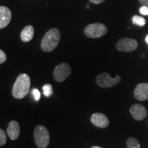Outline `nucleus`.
<instances>
[{
	"mask_svg": "<svg viewBox=\"0 0 148 148\" xmlns=\"http://www.w3.org/2000/svg\"><path fill=\"white\" fill-rule=\"evenodd\" d=\"M31 81L26 73H21L16 78L12 86V95L16 99H23L29 91Z\"/></svg>",
	"mask_w": 148,
	"mask_h": 148,
	"instance_id": "1",
	"label": "nucleus"
},
{
	"mask_svg": "<svg viewBox=\"0 0 148 148\" xmlns=\"http://www.w3.org/2000/svg\"><path fill=\"white\" fill-rule=\"evenodd\" d=\"M60 39V32L58 29L51 28L47 31L42 38L40 47L45 52H50L57 47Z\"/></svg>",
	"mask_w": 148,
	"mask_h": 148,
	"instance_id": "2",
	"label": "nucleus"
},
{
	"mask_svg": "<svg viewBox=\"0 0 148 148\" xmlns=\"http://www.w3.org/2000/svg\"><path fill=\"white\" fill-rule=\"evenodd\" d=\"M34 139L38 148H45L49 144L50 136L47 127L40 125L35 127L34 131Z\"/></svg>",
	"mask_w": 148,
	"mask_h": 148,
	"instance_id": "3",
	"label": "nucleus"
},
{
	"mask_svg": "<svg viewBox=\"0 0 148 148\" xmlns=\"http://www.w3.org/2000/svg\"><path fill=\"white\" fill-rule=\"evenodd\" d=\"M121 81V76L116 75L112 77L109 73H103L98 75L95 78V82L101 88H110L117 85Z\"/></svg>",
	"mask_w": 148,
	"mask_h": 148,
	"instance_id": "4",
	"label": "nucleus"
},
{
	"mask_svg": "<svg viewBox=\"0 0 148 148\" xmlns=\"http://www.w3.org/2000/svg\"><path fill=\"white\" fill-rule=\"evenodd\" d=\"M108 32L106 26L103 23H95L90 24L85 27L84 34L91 38H96L104 36Z\"/></svg>",
	"mask_w": 148,
	"mask_h": 148,
	"instance_id": "5",
	"label": "nucleus"
},
{
	"mask_svg": "<svg viewBox=\"0 0 148 148\" xmlns=\"http://www.w3.org/2000/svg\"><path fill=\"white\" fill-rule=\"evenodd\" d=\"M71 73V69L67 63L62 62L55 67L53 71V78L58 82H64Z\"/></svg>",
	"mask_w": 148,
	"mask_h": 148,
	"instance_id": "6",
	"label": "nucleus"
},
{
	"mask_svg": "<svg viewBox=\"0 0 148 148\" xmlns=\"http://www.w3.org/2000/svg\"><path fill=\"white\" fill-rule=\"evenodd\" d=\"M137 47L138 42L130 38H121L116 44V49L123 52H131L137 49Z\"/></svg>",
	"mask_w": 148,
	"mask_h": 148,
	"instance_id": "7",
	"label": "nucleus"
},
{
	"mask_svg": "<svg viewBox=\"0 0 148 148\" xmlns=\"http://www.w3.org/2000/svg\"><path fill=\"white\" fill-rule=\"evenodd\" d=\"M90 121L95 126L100 128H105L109 125V119L106 115L101 112H96L90 116Z\"/></svg>",
	"mask_w": 148,
	"mask_h": 148,
	"instance_id": "8",
	"label": "nucleus"
},
{
	"mask_svg": "<svg viewBox=\"0 0 148 148\" xmlns=\"http://www.w3.org/2000/svg\"><path fill=\"white\" fill-rule=\"evenodd\" d=\"M130 112L132 114V117L134 119L138 120V121H141L143 120L147 116V110L146 108L141 104H134L131 106L130 109Z\"/></svg>",
	"mask_w": 148,
	"mask_h": 148,
	"instance_id": "9",
	"label": "nucleus"
},
{
	"mask_svg": "<svg viewBox=\"0 0 148 148\" xmlns=\"http://www.w3.org/2000/svg\"><path fill=\"white\" fill-rule=\"evenodd\" d=\"M134 96L139 101H145L148 99V83H140L134 90Z\"/></svg>",
	"mask_w": 148,
	"mask_h": 148,
	"instance_id": "10",
	"label": "nucleus"
},
{
	"mask_svg": "<svg viewBox=\"0 0 148 148\" xmlns=\"http://www.w3.org/2000/svg\"><path fill=\"white\" fill-rule=\"evenodd\" d=\"M12 18V13L10 9L5 6L0 7V28H4L10 23Z\"/></svg>",
	"mask_w": 148,
	"mask_h": 148,
	"instance_id": "11",
	"label": "nucleus"
},
{
	"mask_svg": "<svg viewBox=\"0 0 148 148\" xmlns=\"http://www.w3.org/2000/svg\"><path fill=\"white\" fill-rule=\"evenodd\" d=\"M7 134L11 140H16L20 134V126L18 122L11 121L7 127Z\"/></svg>",
	"mask_w": 148,
	"mask_h": 148,
	"instance_id": "12",
	"label": "nucleus"
},
{
	"mask_svg": "<svg viewBox=\"0 0 148 148\" xmlns=\"http://www.w3.org/2000/svg\"><path fill=\"white\" fill-rule=\"evenodd\" d=\"M34 35V29L32 25H27L21 32V38L23 42H29L32 39Z\"/></svg>",
	"mask_w": 148,
	"mask_h": 148,
	"instance_id": "13",
	"label": "nucleus"
},
{
	"mask_svg": "<svg viewBox=\"0 0 148 148\" xmlns=\"http://www.w3.org/2000/svg\"><path fill=\"white\" fill-rule=\"evenodd\" d=\"M127 148H140L138 140L134 137H129L127 140Z\"/></svg>",
	"mask_w": 148,
	"mask_h": 148,
	"instance_id": "14",
	"label": "nucleus"
},
{
	"mask_svg": "<svg viewBox=\"0 0 148 148\" xmlns=\"http://www.w3.org/2000/svg\"><path fill=\"white\" fill-rule=\"evenodd\" d=\"M132 22L135 25H137L140 27H143L146 24V20L145 18L138 15H134L133 16Z\"/></svg>",
	"mask_w": 148,
	"mask_h": 148,
	"instance_id": "15",
	"label": "nucleus"
},
{
	"mask_svg": "<svg viewBox=\"0 0 148 148\" xmlns=\"http://www.w3.org/2000/svg\"><path fill=\"white\" fill-rule=\"evenodd\" d=\"M42 90H43V94L45 97H49L53 93L52 86L49 84L44 85L43 87H42Z\"/></svg>",
	"mask_w": 148,
	"mask_h": 148,
	"instance_id": "16",
	"label": "nucleus"
},
{
	"mask_svg": "<svg viewBox=\"0 0 148 148\" xmlns=\"http://www.w3.org/2000/svg\"><path fill=\"white\" fill-rule=\"evenodd\" d=\"M7 142L6 134L2 128L0 129V146H3Z\"/></svg>",
	"mask_w": 148,
	"mask_h": 148,
	"instance_id": "17",
	"label": "nucleus"
},
{
	"mask_svg": "<svg viewBox=\"0 0 148 148\" xmlns=\"http://www.w3.org/2000/svg\"><path fill=\"white\" fill-rule=\"evenodd\" d=\"M7 59L6 54H5L4 51L3 50H0V64L4 63Z\"/></svg>",
	"mask_w": 148,
	"mask_h": 148,
	"instance_id": "18",
	"label": "nucleus"
},
{
	"mask_svg": "<svg viewBox=\"0 0 148 148\" xmlns=\"http://www.w3.org/2000/svg\"><path fill=\"white\" fill-rule=\"evenodd\" d=\"M32 95H34L35 100L38 101L40 98V92L39 90H38L37 88H34V90H32Z\"/></svg>",
	"mask_w": 148,
	"mask_h": 148,
	"instance_id": "19",
	"label": "nucleus"
},
{
	"mask_svg": "<svg viewBox=\"0 0 148 148\" xmlns=\"http://www.w3.org/2000/svg\"><path fill=\"white\" fill-rule=\"evenodd\" d=\"M139 12L140 13L143 14V15H148V6H146V5L142 6L141 8H140Z\"/></svg>",
	"mask_w": 148,
	"mask_h": 148,
	"instance_id": "20",
	"label": "nucleus"
},
{
	"mask_svg": "<svg viewBox=\"0 0 148 148\" xmlns=\"http://www.w3.org/2000/svg\"><path fill=\"white\" fill-rule=\"evenodd\" d=\"M106 0H90V1L92 3H95V4H99V3H103Z\"/></svg>",
	"mask_w": 148,
	"mask_h": 148,
	"instance_id": "21",
	"label": "nucleus"
},
{
	"mask_svg": "<svg viewBox=\"0 0 148 148\" xmlns=\"http://www.w3.org/2000/svg\"><path fill=\"white\" fill-rule=\"evenodd\" d=\"M139 2L144 5H148V0H138Z\"/></svg>",
	"mask_w": 148,
	"mask_h": 148,
	"instance_id": "22",
	"label": "nucleus"
},
{
	"mask_svg": "<svg viewBox=\"0 0 148 148\" xmlns=\"http://www.w3.org/2000/svg\"><path fill=\"white\" fill-rule=\"evenodd\" d=\"M145 42H147V44H148V34L145 37Z\"/></svg>",
	"mask_w": 148,
	"mask_h": 148,
	"instance_id": "23",
	"label": "nucleus"
},
{
	"mask_svg": "<svg viewBox=\"0 0 148 148\" xmlns=\"http://www.w3.org/2000/svg\"><path fill=\"white\" fill-rule=\"evenodd\" d=\"M91 148H102V147H99V146H93V147H92Z\"/></svg>",
	"mask_w": 148,
	"mask_h": 148,
	"instance_id": "24",
	"label": "nucleus"
},
{
	"mask_svg": "<svg viewBox=\"0 0 148 148\" xmlns=\"http://www.w3.org/2000/svg\"><path fill=\"white\" fill-rule=\"evenodd\" d=\"M147 123H148V122H147Z\"/></svg>",
	"mask_w": 148,
	"mask_h": 148,
	"instance_id": "25",
	"label": "nucleus"
}]
</instances>
